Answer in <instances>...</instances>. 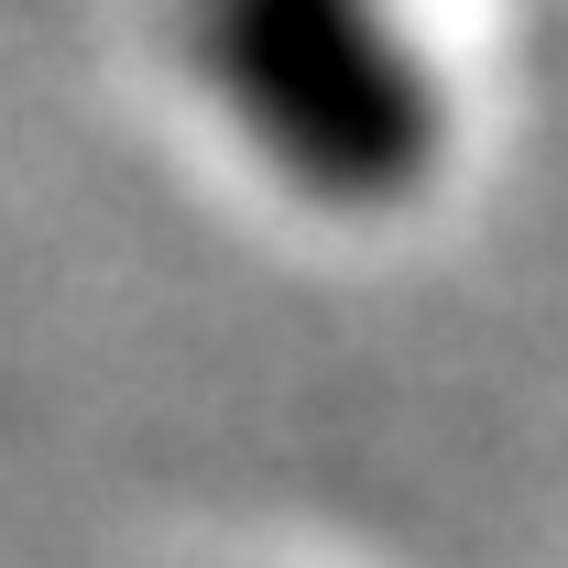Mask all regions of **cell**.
I'll use <instances>...</instances> for the list:
<instances>
[{"mask_svg": "<svg viewBox=\"0 0 568 568\" xmlns=\"http://www.w3.org/2000/svg\"><path fill=\"white\" fill-rule=\"evenodd\" d=\"M175 55L317 209H394L448 153V88L394 0H175Z\"/></svg>", "mask_w": 568, "mask_h": 568, "instance_id": "1", "label": "cell"}]
</instances>
